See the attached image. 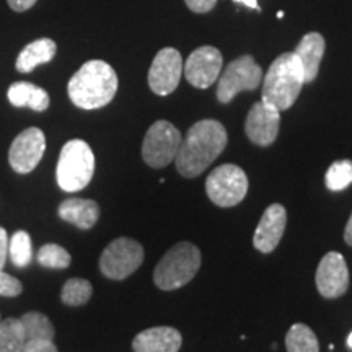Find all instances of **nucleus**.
Returning <instances> with one entry per match:
<instances>
[{
  "instance_id": "obj_1",
  "label": "nucleus",
  "mask_w": 352,
  "mask_h": 352,
  "mask_svg": "<svg viewBox=\"0 0 352 352\" xmlns=\"http://www.w3.org/2000/svg\"><path fill=\"white\" fill-rule=\"evenodd\" d=\"M227 131L222 122L202 120L191 126L182 140L175 164L184 178H195L217 158L227 147Z\"/></svg>"
},
{
  "instance_id": "obj_2",
  "label": "nucleus",
  "mask_w": 352,
  "mask_h": 352,
  "mask_svg": "<svg viewBox=\"0 0 352 352\" xmlns=\"http://www.w3.org/2000/svg\"><path fill=\"white\" fill-rule=\"evenodd\" d=\"M118 76L104 60H88L69 80V98L82 109H100L111 103L118 91Z\"/></svg>"
},
{
  "instance_id": "obj_3",
  "label": "nucleus",
  "mask_w": 352,
  "mask_h": 352,
  "mask_svg": "<svg viewBox=\"0 0 352 352\" xmlns=\"http://www.w3.org/2000/svg\"><path fill=\"white\" fill-rule=\"evenodd\" d=\"M303 83V69L296 52L280 54L267 69L263 82L261 100L272 107L285 111L296 103Z\"/></svg>"
},
{
  "instance_id": "obj_4",
  "label": "nucleus",
  "mask_w": 352,
  "mask_h": 352,
  "mask_svg": "<svg viewBox=\"0 0 352 352\" xmlns=\"http://www.w3.org/2000/svg\"><path fill=\"white\" fill-rule=\"evenodd\" d=\"M201 267V252L196 245L182 241L165 253L153 271V283L162 290H175L191 283Z\"/></svg>"
},
{
  "instance_id": "obj_5",
  "label": "nucleus",
  "mask_w": 352,
  "mask_h": 352,
  "mask_svg": "<svg viewBox=\"0 0 352 352\" xmlns=\"http://www.w3.org/2000/svg\"><path fill=\"white\" fill-rule=\"evenodd\" d=\"M95 173V155L85 140L72 139L64 145L57 162L56 178L65 192H77L88 186Z\"/></svg>"
},
{
  "instance_id": "obj_6",
  "label": "nucleus",
  "mask_w": 352,
  "mask_h": 352,
  "mask_svg": "<svg viewBox=\"0 0 352 352\" xmlns=\"http://www.w3.org/2000/svg\"><path fill=\"white\" fill-rule=\"evenodd\" d=\"M263 70L253 56H241L232 60L223 72H220L217 83V100L222 104L230 103L240 91H253L261 85Z\"/></svg>"
},
{
  "instance_id": "obj_7",
  "label": "nucleus",
  "mask_w": 352,
  "mask_h": 352,
  "mask_svg": "<svg viewBox=\"0 0 352 352\" xmlns=\"http://www.w3.org/2000/svg\"><path fill=\"white\" fill-rule=\"evenodd\" d=\"M144 263V248L139 241L120 236L103 250L100 271L108 279L122 280L135 272Z\"/></svg>"
},
{
  "instance_id": "obj_8",
  "label": "nucleus",
  "mask_w": 352,
  "mask_h": 352,
  "mask_svg": "<svg viewBox=\"0 0 352 352\" xmlns=\"http://www.w3.org/2000/svg\"><path fill=\"white\" fill-rule=\"evenodd\" d=\"M206 191L215 206L233 208L245 199L248 192V178L240 166L220 165L208 176Z\"/></svg>"
},
{
  "instance_id": "obj_9",
  "label": "nucleus",
  "mask_w": 352,
  "mask_h": 352,
  "mask_svg": "<svg viewBox=\"0 0 352 352\" xmlns=\"http://www.w3.org/2000/svg\"><path fill=\"white\" fill-rule=\"evenodd\" d=\"M182 132L168 121H157L144 138L142 158L152 168H164L176 158L182 145Z\"/></svg>"
},
{
  "instance_id": "obj_10",
  "label": "nucleus",
  "mask_w": 352,
  "mask_h": 352,
  "mask_svg": "<svg viewBox=\"0 0 352 352\" xmlns=\"http://www.w3.org/2000/svg\"><path fill=\"white\" fill-rule=\"evenodd\" d=\"M44 151H46L44 132L38 127H28L13 139L8 151V164L16 173H32L41 162Z\"/></svg>"
},
{
  "instance_id": "obj_11",
  "label": "nucleus",
  "mask_w": 352,
  "mask_h": 352,
  "mask_svg": "<svg viewBox=\"0 0 352 352\" xmlns=\"http://www.w3.org/2000/svg\"><path fill=\"white\" fill-rule=\"evenodd\" d=\"M183 76V57L173 47L157 52L148 70V85L155 95L166 96L176 90Z\"/></svg>"
},
{
  "instance_id": "obj_12",
  "label": "nucleus",
  "mask_w": 352,
  "mask_h": 352,
  "mask_svg": "<svg viewBox=\"0 0 352 352\" xmlns=\"http://www.w3.org/2000/svg\"><path fill=\"white\" fill-rule=\"evenodd\" d=\"M222 65L223 59L217 47L201 46L192 51L186 64H183V74L192 87L209 88L219 80Z\"/></svg>"
},
{
  "instance_id": "obj_13",
  "label": "nucleus",
  "mask_w": 352,
  "mask_h": 352,
  "mask_svg": "<svg viewBox=\"0 0 352 352\" xmlns=\"http://www.w3.org/2000/svg\"><path fill=\"white\" fill-rule=\"evenodd\" d=\"M315 283L318 292L324 298L344 296L349 287V270L341 253L329 252L323 256L316 270Z\"/></svg>"
},
{
  "instance_id": "obj_14",
  "label": "nucleus",
  "mask_w": 352,
  "mask_h": 352,
  "mask_svg": "<svg viewBox=\"0 0 352 352\" xmlns=\"http://www.w3.org/2000/svg\"><path fill=\"white\" fill-rule=\"evenodd\" d=\"M280 126V111L266 101H258L250 109L245 122L248 139L259 147H267L277 139Z\"/></svg>"
},
{
  "instance_id": "obj_15",
  "label": "nucleus",
  "mask_w": 352,
  "mask_h": 352,
  "mask_svg": "<svg viewBox=\"0 0 352 352\" xmlns=\"http://www.w3.org/2000/svg\"><path fill=\"white\" fill-rule=\"evenodd\" d=\"M285 223H287V212H285L284 206L271 204L270 208L264 210L256 232H254V248L261 253L274 252V248L279 245L284 235Z\"/></svg>"
},
{
  "instance_id": "obj_16",
  "label": "nucleus",
  "mask_w": 352,
  "mask_h": 352,
  "mask_svg": "<svg viewBox=\"0 0 352 352\" xmlns=\"http://www.w3.org/2000/svg\"><path fill=\"white\" fill-rule=\"evenodd\" d=\"M183 344L182 333L171 327H155L140 331L132 341L134 352H178Z\"/></svg>"
},
{
  "instance_id": "obj_17",
  "label": "nucleus",
  "mask_w": 352,
  "mask_h": 352,
  "mask_svg": "<svg viewBox=\"0 0 352 352\" xmlns=\"http://www.w3.org/2000/svg\"><path fill=\"white\" fill-rule=\"evenodd\" d=\"M57 214L65 222L74 223L82 230H90L100 219V206L91 199L72 197L60 202Z\"/></svg>"
},
{
  "instance_id": "obj_18",
  "label": "nucleus",
  "mask_w": 352,
  "mask_h": 352,
  "mask_svg": "<svg viewBox=\"0 0 352 352\" xmlns=\"http://www.w3.org/2000/svg\"><path fill=\"white\" fill-rule=\"evenodd\" d=\"M294 52L300 59L305 83L314 82L318 76L321 59L324 54V38L320 33H308L300 39Z\"/></svg>"
},
{
  "instance_id": "obj_19",
  "label": "nucleus",
  "mask_w": 352,
  "mask_h": 352,
  "mask_svg": "<svg viewBox=\"0 0 352 352\" xmlns=\"http://www.w3.org/2000/svg\"><path fill=\"white\" fill-rule=\"evenodd\" d=\"M57 46L51 38H39L33 43L26 44L21 52L16 57L15 69L20 74L33 72L38 65L51 63L56 57Z\"/></svg>"
},
{
  "instance_id": "obj_20",
  "label": "nucleus",
  "mask_w": 352,
  "mask_h": 352,
  "mask_svg": "<svg viewBox=\"0 0 352 352\" xmlns=\"http://www.w3.org/2000/svg\"><path fill=\"white\" fill-rule=\"evenodd\" d=\"M8 101L16 108H32L33 111L43 113L50 108V95L44 88L30 82H15L8 88Z\"/></svg>"
},
{
  "instance_id": "obj_21",
  "label": "nucleus",
  "mask_w": 352,
  "mask_h": 352,
  "mask_svg": "<svg viewBox=\"0 0 352 352\" xmlns=\"http://www.w3.org/2000/svg\"><path fill=\"white\" fill-rule=\"evenodd\" d=\"M26 342V334L20 318L0 321V352H21Z\"/></svg>"
},
{
  "instance_id": "obj_22",
  "label": "nucleus",
  "mask_w": 352,
  "mask_h": 352,
  "mask_svg": "<svg viewBox=\"0 0 352 352\" xmlns=\"http://www.w3.org/2000/svg\"><path fill=\"white\" fill-rule=\"evenodd\" d=\"M285 347H287V352H320L316 334L303 323L290 327L285 336Z\"/></svg>"
},
{
  "instance_id": "obj_23",
  "label": "nucleus",
  "mask_w": 352,
  "mask_h": 352,
  "mask_svg": "<svg viewBox=\"0 0 352 352\" xmlns=\"http://www.w3.org/2000/svg\"><path fill=\"white\" fill-rule=\"evenodd\" d=\"M21 324H23L26 341L28 340H51L54 341L56 331L52 323L44 314L39 311H28V314L20 316Z\"/></svg>"
},
{
  "instance_id": "obj_24",
  "label": "nucleus",
  "mask_w": 352,
  "mask_h": 352,
  "mask_svg": "<svg viewBox=\"0 0 352 352\" xmlns=\"http://www.w3.org/2000/svg\"><path fill=\"white\" fill-rule=\"evenodd\" d=\"M8 256L16 267H26L32 263L33 248L28 232L19 230L8 239Z\"/></svg>"
},
{
  "instance_id": "obj_25",
  "label": "nucleus",
  "mask_w": 352,
  "mask_h": 352,
  "mask_svg": "<svg viewBox=\"0 0 352 352\" xmlns=\"http://www.w3.org/2000/svg\"><path fill=\"white\" fill-rule=\"evenodd\" d=\"M94 287L87 279L80 277H72L64 284L63 292H60V300L69 307H80L91 298Z\"/></svg>"
},
{
  "instance_id": "obj_26",
  "label": "nucleus",
  "mask_w": 352,
  "mask_h": 352,
  "mask_svg": "<svg viewBox=\"0 0 352 352\" xmlns=\"http://www.w3.org/2000/svg\"><path fill=\"white\" fill-rule=\"evenodd\" d=\"M36 259L43 267H47V270H67L70 261H72L67 250L56 243L43 245L36 254Z\"/></svg>"
},
{
  "instance_id": "obj_27",
  "label": "nucleus",
  "mask_w": 352,
  "mask_h": 352,
  "mask_svg": "<svg viewBox=\"0 0 352 352\" xmlns=\"http://www.w3.org/2000/svg\"><path fill=\"white\" fill-rule=\"evenodd\" d=\"M329 191H342L352 183V160H338L329 166L324 176Z\"/></svg>"
},
{
  "instance_id": "obj_28",
  "label": "nucleus",
  "mask_w": 352,
  "mask_h": 352,
  "mask_svg": "<svg viewBox=\"0 0 352 352\" xmlns=\"http://www.w3.org/2000/svg\"><path fill=\"white\" fill-rule=\"evenodd\" d=\"M21 292H23V285H21L20 280L3 272V270H0V296L16 297Z\"/></svg>"
},
{
  "instance_id": "obj_29",
  "label": "nucleus",
  "mask_w": 352,
  "mask_h": 352,
  "mask_svg": "<svg viewBox=\"0 0 352 352\" xmlns=\"http://www.w3.org/2000/svg\"><path fill=\"white\" fill-rule=\"evenodd\" d=\"M21 352H57V347L51 340H28Z\"/></svg>"
},
{
  "instance_id": "obj_30",
  "label": "nucleus",
  "mask_w": 352,
  "mask_h": 352,
  "mask_svg": "<svg viewBox=\"0 0 352 352\" xmlns=\"http://www.w3.org/2000/svg\"><path fill=\"white\" fill-rule=\"evenodd\" d=\"M188 8L195 13H208L212 10L217 0H184Z\"/></svg>"
},
{
  "instance_id": "obj_31",
  "label": "nucleus",
  "mask_w": 352,
  "mask_h": 352,
  "mask_svg": "<svg viewBox=\"0 0 352 352\" xmlns=\"http://www.w3.org/2000/svg\"><path fill=\"white\" fill-rule=\"evenodd\" d=\"M8 256V235L6 228L0 227V270H3Z\"/></svg>"
},
{
  "instance_id": "obj_32",
  "label": "nucleus",
  "mask_w": 352,
  "mask_h": 352,
  "mask_svg": "<svg viewBox=\"0 0 352 352\" xmlns=\"http://www.w3.org/2000/svg\"><path fill=\"white\" fill-rule=\"evenodd\" d=\"M36 2L38 0H7L8 7L16 13H23L26 10H30V8L34 7V3Z\"/></svg>"
},
{
  "instance_id": "obj_33",
  "label": "nucleus",
  "mask_w": 352,
  "mask_h": 352,
  "mask_svg": "<svg viewBox=\"0 0 352 352\" xmlns=\"http://www.w3.org/2000/svg\"><path fill=\"white\" fill-rule=\"evenodd\" d=\"M233 2L235 3H241V6H245V7H248V8H253V10H261V8H259V3H258V0H233Z\"/></svg>"
},
{
  "instance_id": "obj_34",
  "label": "nucleus",
  "mask_w": 352,
  "mask_h": 352,
  "mask_svg": "<svg viewBox=\"0 0 352 352\" xmlns=\"http://www.w3.org/2000/svg\"><path fill=\"white\" fill-rule=\"evenodd\" d=\"M344 240H346V243H347V245L352 246V214H351L349 222H347V226H346V230H344Z\"/></svg>"
},
{
  "instance_id": "obj_35",
  "label": "nucleus",
  "mask_w": 352,
  "mask_h": 352,
  "mask_svg": "<svg viewBox=\"0 0 352 352\" xmlns=\"http://www.w3.org/2000/svg\"><path fill=\"white\" fill-rule=\"evenodd\" d=\"M347 346H349L352 349V333L349 334V336H347Z\"/></svg>"
},
{
  "instance_id": "obj_36",
  "label": "nucleus",
  "mask_w": 352,
  "mask_h": 352,
  "mask_svg": "<svg viewBox=\"0 0 352 352\" xmlns=\"http://www.w3.org/2000/svg\"><path fill=\"white\" fill-rule=\"evenodd\" d=\"M284 16V12H277V19H283Z\"/></svg>"
}]
</instances>
